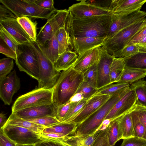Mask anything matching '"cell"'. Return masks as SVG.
I'll return each instance as SVG.
<instances>
[{
    "mask_svg": "<svg viewBox=\"0 0 146 146\" xmlns=\"http://www.w3.org/2000/svg\"><path fill=\"white\" fill-rule=\"evenodd\" d=\"M112 15H101L81 18L69 13L65 28L71 38H106L113 18Z\"/></svg>",
    "mask_w": 146,
    "mask_h": 146,
    "instance_id": "cell-1",
    "label": "cell"
},
{
    "mask_svg": "<svg viewBox=\"0 0 146 146\" xmlns=\"http://www.w3.org/2000/svg\"><path fill=\"white\" fill-rule=\"evenodd\" d=\"M83 81V73L72 66L62 71L52 89L53 103L58 107L69 101Z\"/></svg>",
    "mask_w": 146,
    "mask_h": 146,
    "instance_id": "cell-2",
    "label": "cell"
},
{
    "mask_svg": "<svg viewBox=\"0 0 146 146\" xmlns=\"http://www.w3.org/2000/svg\"><path fill=\"white\" fill-rule=\"evenodd\" d=\"M129 89L130 86L112 94L98 110L76 125L72 135H88L93 133L100 128L111 110Z\"/></svg>",
    "mask_w": 146,
    "mask_h": 146,
    "instance_id": "cell-3",
    "label": "cell"
},
{
    "mask_svg": "<svg viewBox=\"0 0 146 146\" xmlns=\"http://www.w3.org/2000/svg\"><path fill=\"white\" fill-rule=\"evenodd\" d=\"M146 26V17L106 38L103 46L114 57L119 58L122 50L133 37Z\"/></svg>",
    "mask_w": 146,
    "mask_h": 146,
    "instance_id": "cell-4",
    "label": "cell"
},
{
    "mask_svg": "<svg viewBox=\"0 0 146 146\" xmlns=\"http://www.w3.org/2000/svg\"><path fill=\"white\" fill-rule=\"evenodd\" d=\"M0 2L18 17H26L48 19L57 10L41 7L35 4L34 0H0Z\"/></svg>",
    "mask_w": 146,
    "mask_h": 146,
    "instance_id": "cell-5",
    "label": "cell"
},
{
    "mask_svg": "<svg viewBox=\"0 0 146 146\" xmlns=\"http://www.w3.org/2000/svg\"><path fill=\"white\" fill-rule=\"evenodd\" d=\"M32 45L35 51L39 68V78L37 87L52 90L61 74L54 64L43 54L36 42Z\"/></svg>",
    "mask_w": 146,
    "mask_h": 146,
    "instance_id": "cell-6",
    "label": "cell"
},
{
    "mask_svg": "<svg viewBox=\"0 0 146 146\" xmlns=\"http://www.w3.org/2000/svg\"><path fill=\"white\" fill-rule=\"evenodd\" d=\"M52 90L36 87L16 100L12 107V112L32 107L52 104Z\"/></svg>",
    "mask_w": 146,
    "mask_h": 146,
    "instance_id": "cell-7",
    "label": "cell"
},
{
    "mask_svg": "<svg viewBox=\"0 0 146 146\" xmlns=\"http://www.w3.org/2000/svg\"><path fill=\"white\" fill-rule=\"evenodd\" d=\"M19 50L20 53L15 60L19 70L38 81L39 78V64L32 44L19 45Z\"/></svg>",
    "mask_w": 146,
    "mask_h": 146,
    "instance_id": "cell-8",
    "label": "cell"
},
{
    "mask_svg": "<svg viewBox=\"0 0 146 146\" xmlns=\"http://www.w3.org/2000/svg\"><path fill=\"white\" fill-rule=\"evenodd\" d=\"M69 12L66 9L57 10L47 19L37 35L36 42L42 45L50 40L61 27L65 26Z\"/></svg>",
    "mask_w": 146,
    "mask_h": 146,
    "instance_id": "cell-9",
    "label": "cell"
},
{
    "mask_svg": "<svg viewBox=\"0 0 146 146\" xmlns=\"http://www.w3.org/2000/svg\"><path fill=\"white\" fill-rule=\"evenodd\" d=\"M1 128L5 135L16 144H35L40 140L39 134L25 128L5 123Z\"/></svg>",
    "mask_w": 146,
    "mask_h": 146,
    "instance_id": "cell-10",
    "label": "cell"
},
{
    "mask_svg": "<svg viewBox=\"0 0 146 146\" xmlns=\"http://www.w3.org/2000/svg\"><path fill=\"white\" fill-rule=\"evenodd\" d=\"M69 13L75 18H81L101 15H113L108 9L96 5L89 1L82 0L70 7Z\"/></svg>",
    "mask_w": 146,
    "mask_h": 146,
    "instance_id": "cell-11",
    "label": "cell"
},
{
    "mask_svg": "<svg viewBox=\"0 0 146 146\" xmlns=\"http://www.w3.org/2000/svg\"><path fill=\"white\" fill-rule=\"evenodd\" d=\"M146 17V12L140 10L129 13L113 15V21L106 38Z\"/></svg>",
    "mask_w": 146,
    "mask_h": 146,
    "instance_id": "cell-12",
    "label": "cell"
},
{
    "mask_svg": "<svg viewBox=\"0 0 146 146\" xmlns=\"http://www.w3.org/2000/svg\"><path fill=\"white\" fill-rule=\"evenodd\" d=\"M21 85L15 69L5 77L0 79V97L5 104H11L13 95L20 89Z\"/></svg>",
    "mask_w": 146,
    "mask_h": 146,
    "instance_id": "cell-13",
    "label": "cell"
},
{
    "mask_svg": "<svg viewBox=\"0 0 146 146\" xmlns=\"http://www.w3.org/2000/svg\"><path fill=\"white\" fill-rule=\"evenodd\" d=\"M100 56L97 63L98 90L111 84L110 68L114 58L103 46L100 47Z\"/></svg>",
    "mask_w": 146,
    "mask_h": 146,
    "instance_id": "cell-14",
    "label": "cell"
},
{
    "mask_svg": "<svg viewBox=\"0 0 146 146\" xmlns=\"http://www.w3.org/2000/svg\"><path fill=\"white\" fill-rule=\"evenodd\" d=\"M137 104V98L134 91L130 88L117 102L106 116L105 120L111 121L132 110Z\"/></svg>",
    "mask_w": 146,
    "mask_h": 146,
    "instance_id": "cell-15",
    "label": "cell"
},
{
    "mask_svg": "<svg viewBox=\"0 0 146 146\" xmlns=\"http://www.w3.org/2000/svg\"><path fill=\"white\" fill-rule=\"evenodd\" d=\"M58 107L52 103L32 107L12 113L21 119L34 118L52 116L56 117Z\"/></svg>",
    "mask_w": 146,
    "mask_h": 146,
    "instance_id": "cell-16",
    "label": "cell"
},
{
    "mask_svg": "<svg viewBox=\"0 0 146 146\" xmlns=\"http://www.w3.org/2000/svg\"><path fill=\"white\" fill-rule=\"evenodd\" d=\"M112 95H104L98 92L87 100L82 111L70 122L74 123L76 125L80 123L98 110Z\"/></svg>",
    "mask_w": 146,
    "mask_h": 146,
    "instance_id": "cell-17",
    "label": "cell"
},
{
    "mask_svg": "<svg viewBox=\"0 0 146 146\" xmlns=\"http://www.w3.org/2000/svg\"><path fill=\"white\" fill-rule=\"evenodd\" d=\"M100 47L92 48L79 54L72 66L73 68L83 74L89 68L97 64L100 56Z\"/></svg>",
    "mask_w": 146,
    "mask_h": 146,
    "instance_id": "cell-18",
    "label": "cell"
},
{
    "mask_svg": "<svg viewBox=\"0 0 146 146\" xmlns=\"http://www.w3.org/2000/svg\"><path fill=\"white\" fill-rule=\"evenodd\" d=\"M0 26L4 28L19 45L33 42L17 19L0 21Z\"/></svg>",
    "mask_w": 146,
    "mask_h": 146,
    "instance_id": "cell-19",
    "label": "cell"
},
{
    "mask_svg": "<svg viewBox=\"0 0 146 146\" xmlns=\"http://www.w3.org/2000/svg\"><path fill=\"white\" fill-rule=\"evenodd\" d=\"M146 0H111L109 10L113 15L124 14L140 10Z\"/></svg>",
    "mask_w": 146,
    "mask_h": 146,
    "instance_id": "cell-20",
    "label": "cell"
},
{
    "mask_svg": "<svg viewBox=\"0 0 146 146\" xmlns=\"http://www.w3.org/2000/svg\"><path fill=\"white\" fill-rule=\"evenodd\" d=\"M106 38L86 37L72 38L73 49L79 54L97 46H102Z\"/></svg>",
    "mask_w": 146,
    "mask_h": 146,
    "instance_id": "cell-21",
    "label": "cell"
},
{
    "mask_svg": "<svg viewBox=\"0 0 146 146\" xmlns=\"http://www.w3.org/2000/svg\"><path fill=\"white\" fill-rule=\"evenodd\" d=\"M101 127L93 133L88 135L64 136L61 139V144L64 146H92Z\"/></svg>",
    "mask_w": 146,
    "mask_h": 146,
    "instance_id": "cell-22",
    "label": "cell"
},
{
    "mask_svg": "<svg viewBox=\"0 0 146 146\" xmlns=\"http://www.w3.org/2000/svg\"><path fill=\"white\" fill-rule=\"evenodd\" d=\"M57 32L56 33L50 40L46 41L43 44L38 45L43 54L54 64L59 56Z\"/></svg>",
    "mask_w": 146,
    "mask_h": 146,
    "instance_id": "cell-23",
    "label": "cell"
},
{
    "mask_svg": "<svg viewBox=\"0 0 146 146\" xmlns=\"http://www.w3.org/2000/svg\"><path fill=\"white\" fill-rule=\"evenodd\" d=\"M78 57L75 51L68 50L59 56L54 64L55 68L59 72L67 70L73 65Z\"/></svg>",
    "mask_w": 146,
    "mask_h": 146,
    "instance_id": "cell-24",
    "label": "cell"
},
{
    "mask_svg": "<svg viewBox=\"0 0 146 146\" xmlns=\"http://www.w3.org/2000/svg\"><path fill=\"white\" fill-rule=\"evenodd\" d=\"M5 123L25 128L39 134L42 133L45 128L44 126L20 118L13 113L9 116Z\"/></svg>",
    "mask_w": 146,
    "mask_h": 146,
    "instance_id": "cell-25",
    "label": "cell"
},
{
    "mask_svg": "<svg viewBox=\"0 0 146 146\" xmlns=\"http://www.w3.org/2000/svg\"><path fill=\"white\" fill-rule=\"evenodd\" d=\"M146 76V70L124 68L117 83H127L131 84Z\"/></svg>",
    "mask_w": 146,
    "mask_h": 146,
    "instance_id": "cell-26",
    "label": "cell"
},
{
    "mask_svg": "<svg viewBox=\"0 0 146 146\" xmlns=\"http://www.w3.org/2000/svg\"><path fill=\"white\" fill-rule=\"evenodd\" d=\"M125 68L146 70V52H139L125 58Z\"/></svg>",
    "mask_w": 146,
    "mask_h": 146,
    "instance_id": "cell-27",
    "label": "cell"
},
{
    "mask_svg": "<svg viewBox=\"0 0 146 146\" xmlns=\"http://www.w3.org/2000/svg\"><path fill=\"white\" fill-rule=\"evenodd\" d=\"M129 112L117 118L122 139L135 137L132 119Z\"/></svg>",
    "mask_w": 146,
    "mask_h": 146,
    "instance_id": "cell-28",
    "label": "cell"
},
{
    "mask_svg": "<svg viewBox=\"0 0 146 146\" xmlns=\"http://www.w3.org/2000/svg\"><path fill=\"white\" fill-rule=\"evenodd\" d=\"M57 39L58 44L59 56L66 50L73 48L72 39L65 28V26L60 28L58 31Z\"/></svg>",
    "mask_w": 146,
    "mask_h": 146,
    "instance_id": "cell-29",
    "label": "cell"
},
{
    "mask_svg": "<svg viewBox=\"0 0 146 146\" xmlns=\"http://www.w3.org/2000/svg\"><path fill=\"white\" fill-rule=\"evenodd\" d=\"M76 124L73 122H60L53 126L45 128L42 132L56 133L64 136L71 135L76 127Z\"/></svg>",
    "mask_w": 146,
    "mask_h": 146,
    "instance_id": "cell-30",
    "label": "cell"
},
{
    "mask_svg": "<svg viewBox=\"0 0 146 146\" xmlns=\"http://www.w3.org/2000/svg\"><path fill=\"white\" fill-rule=\"evenodd\" d=\"M130 88L135 92L137 104L146 107V81L142 79L130 84Z\"/></svg>",
    "mask_w": 146,
    "mask_h": 146,
    "instance_id": "cell-31",
    "label": "cell"
},
{
    "mask_svg": "<svg viewBox=\"0 0 146 146\" xmlns=\"http://www.w3.org/2000/svg\"><path fill=\"white\" fill-rule=\"evenodd\" d=\"M125 58L114 57L110 68L111 84L117 83L125 68Z\"/></svg>",
    "mask_w": 146,
    "mask_h": 146,
    "instance_id": "cell-32",
    "label": "cell"
},
{
    "mask_svg": "<svg viewBox=\"0 0 146 146\" xmlns=\"http://www.w3.org/2000/svg\"><path fill=\"white\" fill-rule=\"evenodd\" d=\"M17 21L28 34L33 42H36L37 23L33 22L29 17H18Z\"/></svg>",
    "mask_w": 146,
    "mask_h": 146,
    "instance_id": "cell-33",
    "label": "cell"
},
{
    "mask_svg": "<svg viewBox=\"0 0 146 146\" xmlns=\"http://www.w3.org/2000/svg\"><path fill=\"white\" fill-rule=\"evenodd\" d=\"M71 101L69 110L62 122H69L74 119L83 110L87 100L82 99L77 101Z\"/></svg>",
    "mask_w": 146,
    "mask_h": 146,
    "instance_id": "cell-34",
    "label": "cell"
},
{
    "mask_svg": "<svg viewBox=\"0 0 146 146\" xmlns=\"http://www.w3.org/2000/svg\"><path fill=\"white\" fill-rule=\"evenodd\" d=\"M108 139L110 146H114L116 143L122 139L117 118L111 121L108 133Z\"/></svg>",
    "mask_w": 146,
    "mask_h": 146,
    "instance_id": "cell-35",
    "label": "cell"
},
{
    "mask_svg": "<svg viewBox=\"0 0 146 146\" xmlns=\"http://www.w3.org/2000/svg\"><path fill=\"white\" fill-rule=\"evenodd\" d=\"M133 109L129 112L132 119L134 136L145 140V127L140 121L138 116Z\"/></svg>",
    "mask_w": 146,
    "mask_h": 146,
    "instance_id": "cell-36",
    "label": "cell"
},
{
    "mask_svg": "<svg viewBox=\"0 0 146 146\" xmlns=\"http://www.w3.org/2000/svg\"><path fill=\"white\" fill-rule=\"evenodd\" d=\"M98 91L97 88L94 87L87 82L83 81L76 94H79L82 99L88 100L97 93Z\"/></svg>",
    "mask_w": 146,
    "mask_h": 146,
    "instance_id": "cell-37",
    "label": "cell"
},
{
    "mask_svg": "<svg viewBox=\"0 0 146 146\" xmlns=\"http://www.w3.org/2000/svg\"><path fill=\"white\" fill-rule=\"evenodd\" d=\"M0 38L13 50L16 53L17 57L20 54L19 45L11 35L1 26H0Z\"/></svg>",
    "mask_w": 146,
    "mask_h": 146,
    "instance_id": "cell-38",
    "label": "cell"
},
{
    "mask_svg": "<svg viewBox=\"0 0 146 146\" xmlns=\"http://www.w3.org/2000/svg\"><path fill=\"white\" fill-rule=\"evenodd\" d=\"M83 81L97 88L98 70L97 63L88 69L83 74Z\"/></svg>",
    "mask_w": 146,
    "mask_h": 146,
    "instance_id": "cell-39",
    "label": "cell"
},
{
    "mask_svg": "<svg viewBox=\"0 0 146 146\" xmlns=\"http://www.w3.org/2000/svg\"><path fill=\"white\" fill-rule=\"evenodd\" d=\"M110 122L104 124L102 128V126L100 131L94 141L92 146H110L108 136Z\"/></svg>",
    "mask_w": 146,
    "mask_h": 146,
    "instance_id": "cell-40",
    "label": "cell"
},
{
    "mask_svg": "<svg viewBox=\"0 0 146 146\" xmlns=\"http://www.w3.org/2000/svg\"><path fill=\"white\" fill-rule=\"evenodd\" d=\"M23 119L44 126L45 128L53 126L60 122L56 119V117L52 116H44L36 118L24 119Z\"/></svg>",
    "mask_w": 146,
    "mask_h": 146,
    "instance_id": "cell-41",
    "label": "cell"
},
{
    "mask_svg": "<svg viewBox=\"0 0 146 146\" xmlns=\"http://www.w3.org/2000/svg\"><path fill=\"white\" fill-rule=\"evenodd\" d=\"M127 83H116L110 84L98 90V92L104 95H112L130 86Z\"/></svg>",
    "mask_w": 146,
    "mask_h": 146,
    "instance_id": "cell-42",
    "label": "cell"
},
{
    "mask_svg": "<svg viewBox=\"0 0 146 146\" xmlns=\"http://www.w3.org/2000/svg\"><path fill=\"white\" fill-rule=\"evenodd\" d=\"M13 59L10 58H3L0 60V79L4 78L10 74L13 69Z\"/></svg>",
    "mask_w": 146,
    "mask_h": 146,
    "instance_id": "cell-43",
    "label": "cell"
},
{
    "mask_svg": "<svg viewBox=\"0 0 146 146\" xmlns=\"http://www.w3.org/2000/svg\"><path fill=\"white\" fill-rule=\"evenodd\" d=\"M120 146H146V140L133 137L123 139Z\"/></svg>",
    "mask_w": 146,
    "mask_h": 146,
    "instance_id": "cell-44",
    "label": "cell"
},
{
    "mask_svg": "<svg viewBox=\"0 0 146 146\" xmlns=\"http://www.w3.org/2000/svg\"><path fill=\"white\" fill-rule=\"evenodd\" d=\"M0 52L6 56L15 60L17 56L13 50L0 38Z\"/></svg>",
    "mask_w": 146,
    "mask_h": 146,
    "instance_id": "cell-45",
    "label": "cell"
},
{
    "mask_svg": "<svg viewBox=\"0 0 146 146\" xmlns=\"http://www.w3.org/2000/svg\"><path fill=\"white\" fill-rule=\"evenodd\" d=\"M71 104V101L70 100L58 107L55 117L60 122H62V121L65 116L68 112Z\"/></svg>",
    "mask_w": 146,
    "mask_h": 146,
    "instance_id": "cell-46",
    "label": "cell"
},
{
    "mask_svg": "<svg viewBox=\"0 0 146 146\" xmlns=\"http://www.w3.org/2000/svg\"><path fill=\"white\" fill-rule=\"evenodd\" d=\"M139 52L138 46L135 44L127 45L121 50L119 58H127Z\"/></svg>",
    "mask_w": 146,
    "mask_h": 146,
    "instance_id": "cell-47",
    "label": "cell"
},
{
    "mask_svg": "<svg viewBox=\"0 0 146 146\" xmlns=\"http://www.w3.org/2000/svg\"><path fill=\"white\" fill-rule=\"evenodd\" d=\"M18 17L3 4L0 5V21L17 19Z\"/></svg>",
    "mask_w": 146,
    "mask_h": 146,
    "instance_id": "cell-48",
    "label": "cell"
},
{
    "mask_svg": "<svg viewBox=\"0 0 146 146\" xmlns=\"http://www.w3.org/2000/svg\"><path fill=\"white\" fill-rule=\"evenodd\" d=\"M133 110L138 116L145 127L146 140V107L136 104Z\"/></svg>",
    "mask_w": 146,
    "mask_h": 146,
    "instance_id": "cell-49",
    "label": "cell"
},
{
    "mask_svg": "<svg viewBox=\"0 0 146 146\" xmlns=\"http://www.w3.org/2000/svg\"><path fill=\"white\" fill-rule=\"evenodd\" d=\"M146 36V26L140 30L133 37L127 46L136 44Z\"/></svg>",
    "mask_w": 146,
    "mask_h": 146,
    "instance_id": "cell-50",
    "label": "cell"
},
{
    "mask_svg": "<svg viewBox=\"0 0 146 146\" xmlns=\"http://www.w3.org/2000/svg\"><path fill=\"white\" fill-rule=\"evenodd\" d=\"M34 3L43 8L51 10H56L54 7L53 0H34Z\"/></svg>",
    "mask_w": 146,
    "mask_h": 146,
    "instance_id": "cell-51",
    "label": "cell"
},
{
    "mask_svg": "<svg viewBox=\"0 0 146 146\" xmlns=\"http://www.w3.org/2000/svg\"><path fill=\"white\" fill-rule=\"evenodd\" d=\"M0 146H17L5 135L1 128L0 129Z\"/></svg>",
    "mask_w": 146,
    "mask_h": 146,
    "instance_id": "cell-52",
    "label": "cell"
},
{
    "mask_svg": "<svg viewBox=\"0 0 146 146\" xmlns=\"http://www.w3.org/2000/svg\"><path fill=\"white\" fill-rule=\"evenodd\" d=\"M36 146H64L56 143L40 140L35 143Z\"/></svg>",
    "mask_w": 146,
    "mask_h": 146,
    "instance_id": "cell-53",
    "label": "cell"
},
{
    "mask_svg": "<svg viewBox=\"0 0 146 146\" xmlns=\"http://www.w3.org/2000/svg\"><path fill=\"white\" fill-rule=\"evenodd\" d=\"M135 44L138 47L139 52H146V36Z\"/></svg>",
    "mask_w": 146,
    "mask_h": 146,
    "instance_id": "cell-54",
    "label": "cell"
},
{
    "mask_svg": "<svg viewBox=\"0 0 146 146\" xmlns=\"http://www.w3.org/2000/svg\"><path fill=\"white\" fill-rule=\"evenodd\" d=\"M7 119L5 114L1 113L0 114V128H2L6 123Z\"/></svg>",
    "mask_w": 146,
    "mask_h": 146,
    "instance_id": "cell-55",
    "label": "cell"
},
{
    "mask_svg": "<svg viewBox=\"0 0 146 146\" xmlns=\"http://www.w3.org/2000/svg\"><path fill=\"white\" fill-rule=\"evenodd\" d=\"M17 146H36L35 144H16Z\"/></svg>",
    "mask_w": 146,
    "mask_h": 146,
    "instance_id": "cell-56",
    "label": "cell"
}]
</instances>
